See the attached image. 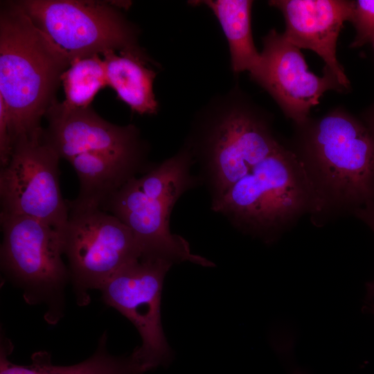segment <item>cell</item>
<instances>
[{
	"label": "cell",
	"instance_id": "6da1fadb",
	"mask_svg": "<svg viewBox=\"0 0 374 374\" xmlns=\"http://www.w3.org/2000/svg\"><path fill=\"white\" fill-rule=\"evenodd\" d=\"M293 146L313 195L310 219L321 227L374 201V139L342 109L296 125Z\"/></svg>",
	"mask_w": 374,
	"mask_h": 374
},
{
	"label": "cell",
	"instance_id": "7a4b0ae2",
	"mask_svg": "<svg viewBox=\"0 0 374 374\" xmlns=\"http://www.w3.org/2000/svg\"><path fill=\"white\" fill-rule=\"evenodd\" d=\"M183 144L199 166L211 206L281 145L269 117L238 87L198 109Z\"/></svg>",
	"mask_w": 374,
	"mask_h": 374
},
{
	"label": "cell",
	"instance_id": "3957f363",
	"mask_svg": "<svg viewBox=\"0 0 374 374\" xmlns=\"http://www.w3.org/2000/svg\"><path fill=\"white\" fill-rule=\"evenodd\" d=\"M71 60L19 6L0 12V98L12 139L42 129L41 121L57 100V89Z\"/></svg>",
	"mask_w": 374,
	"mask_h": 374
},
{
	"label": "cell",
	"instance_id": "277c9868",
	"mask_svg": "<svg viewBox=\"0 0 374 374\" xmlns=\"http://www.w3.org/2000/svg\"><path fill=\"white\" fill-rule=\"evenodd\" d=\"M195 161L184 146L141 177L127 181L100 207L132 231L141 257L160 258L172 264L190 262L213 267L208 260L192 253L188 242L171 233L170 217L179 198L200 184L191 173Z\"/></svg>",
	"mask_w": 374,
	"mask_h": 374
},
{
	"label": "cell",
	"instance_id": "5b68a950",
	"mask_svg": "<svg viewBox=\"0 0 374 374\" xmlns=\"http://www.w3.org/2000/svg\"><path fill=\"white\" fill-rule=\"evenodd\" d=\"M312 207L305 170L294 152L281 144L211 208L240 232L271 244Z\"/></svg>",
	"mask_w": 374,
	"mask_h": 374
},
{
	"label": "cell",
	"instance_id": "8992f818",
	"mask_svg": "<svg viewBox=\"0 0 374 374\" xmlns=\"http://www.w3.org/2000/svg\"><path fill=\"white\" fill-rule=\"evenodd\" d=\"M0 223L2 272L23 290L28 303L46 305V321L57 323L63 315L64 290L70 280L60 232L24 215L0 213Z\"/></svg>",
	"mask_w": 374,
	"mask_h": 374
},
{
	"label": "cell",
	"instance_id": "52a82bcc",
	"mask_svg": "<svg viewBox=\"0 0 374 374\" xmlns=\"http://www.w3.org/2000/svg\"><path fill=\"white\" fill-rule=\"evenodd\" d=\"M33 22L69 57L77 59L143 50L139 31L121 10L125 3L94 0H21Z\"/></svg>",
	"mask_w": 374,
	"mask_h": 374
},
{
	"label": "cell",
	"instance_id": "ba28073f",
	"mask_svg": "<svg viewBox=\"0 0 374 374\" xmlns=\"http://www.w3.org/2000/svg\"><path fill=\"white\" fill-rule=\"evenodd\" d=\"M60 233L80 306L89 303V290H100L118 271L141 257L131 229L100 208L69 206L68 219Z\"/></svg>",
	"mask_w": 374,
	"mask_h": 374
},
{
	"label": "cell",
	"instance_id": "9c48e42d",
	"mask_svg": "<svg viewBox=\"0 0 374 374\" xmlns=\"http://www.w3.org/2000/svg\"><path fill=\"white\" fill-rule=\"evenodd\" d=\"M42 130L17 137L8 164L0 170L1 213L42 221L60 232L68 215L60 186L57 154Z\"/></svg>",
	"mask_w": 374,
	"mask_h": 374
},
{
	"label": "cell",
	"instance_id": "30bf717a",
	"mask_svg": "<svg viewBox=\"0 0 374 374\" xmlns=\"http://www.w3.org/2000/svg\"><path fill=\"white\" fill-rule=\"evenodd\" d=\"M172 265L163 259L141 257L118 271L100 289L103 301L137 329L142 343L133 352L149 371L168 365L172 357L161 320L163 284Z\"/></svg>",
	"mask_w": 374,
	"mask_h": 374
},
{
	"label": "cell",
	"instance_id": "8fae6325",
	"mask_svg": "<svg viewBox=\"0 0 374 374\" xmlns=\"http://www.w3.org/2000/svg\"><path fill=\"white\" fill-rule=\"evenodd\" d=\"M262 44L260 59L249 71L250 77L296 125L308 119L311 108L326 91H344L329 71L324 69L322 77L310 72L300 48L283 34L271 29L262 38Z\"/></svg>",
	"mask_w": 374,
	"mask_h": 374
},
{
	"label": "cell",
	"instance_id": "7c38bea8",
	"mask_svg": "<svg viewBox=\"0 0 374 374\" xmlns=\"http://www.w3.org/2000/svg\"><path fill=\"white\" fill-rule=\"evenodd\" d=\"M44 117L48 126L43 128L42 137L60 159L68 161L81 153H148L136 125L111 123L91 106L77 108L56 100Z\"/></svg>",
	"mask_w": 374,
	"mask_h": 374
},
{
	"label": "cell",
	"instance_id": "4fadbf2b",
	"mask_svg": "<svg viewBox=\"0 0 374 374\" xmlns=\"http://www.w3.org/2000/svg\"><path fill=\"white\" fill-rule=\"evenodd\" d=\"M269 3L284 16L285 38L299 48L317 53L324 69L348 90L350 83L337 57V43L344 22L350 19L353 1L273 0Z\"/></svg>",
	"mask_w": 374,
	"mask_h": 374
},
{
	"label": "cell",
	"instance_id": "5bb4252c",
	"mask_svg": "<svg viewBox=\"0 0 374 374\" xmlns=\"http://www.w3.org/2000/svg\"><path fill=\"white\" fill-rule=\"evenodd\" d=\"M107 84L131 110L140 115L158 113L159 105L154 92L157 72L154 61L144 51H109L103 54Z\"/></svg>",
	"mask_w": 374,
	"mask_h": 374
},
{
	"label": "cell",
	"instance_id": "9a60e30c",
	"mask_svg": "<svg viewBox=\"0 0 374 374\" xmlns=\"http://www.w3.org/2000/svg\"><path fill=\"white\" fill-rule=\"evenodd\" d=\"M106 332H104L92 355L69 366L53 364L51 355L46 351L34 353L29 365H17L9 361L8 353L4 347H1L0 374H144L149 371L134 352L127 356L109 353Z\"/></svg>",
	"mask_w": 374,
	"mask_h": 374
},
{
	"label": "cell",
	"instance_id": "2e32d148",
	"mask_svg": "<svg viewBox=\"0 0 374 374\" xmlns=\"http://www.w3.org/2000/svg\"><path fill=\"white\" fill-rule=\"evenodd\" d=\"M208 7L217 18L229 44L231 71L235 74L251 71L260 59L252 36L250 0L188 1Z\"/></svg>",
	"mask_w": 374,
	"mask_h": 374
},
{
	"label": "cell",
	"instance_id": "e0dca14e",
	"mask_svg": "<svg viewBox=\"0 0 374 374\" xmlns=\"http://www.w3.org/2000/svg\"><path fill=\"white\" fill-rule=\"evenodd\" d=\"M62 82L65 105L77 108L90 107L96 93L108 86L103 59L96 54L73 60L62 74Z\"/></svg>",
	"mask_w": 374,
	"mask_h": 374
},
{
	"label": "cell",
	"instance_id": "ac0fdd59",
	"mask_svg": "<svg viewBox=\"0 0 374 374\" xmlns=\"http://www.w3.org/2000/svg\"><path fill=\"white\" fill-rule=\"evenodd\" d=\"M350 21L356 30L353 47L361 46L374 39V0L353 1Z\"/></svg>",
	"mask_w": 374,
	"mask_h": 374
},
{
	"label": "cell",
	"instance_id": "d6986e66",
	"mask_svg": "<svg viewBox=\"0 0 374 374\" xmlns=\"http://www.w3.org/2000/svg\"><path fill=\"white\" fill-rule=\"evenodd\" d=\"M12 139L10 130L9 118L6 106L0 98V165L6 166L10 158Z\"/></svg>",
	"mask_w": 374,
	"mask_h": 374
},
{
	"label": "cell",
	"instance_id": "ffe728a7",
	"mask_svg": "<svg viewBox=\"0 0 374 374\" xmlns=\"http://www.w3.org/2000/svg\"><path fill=\"white\" fill-rule=\"evenodd\" d=\"M357 218L364 222L374 233V201L369 202L357 209L354 213ZM374 298V280L366 284V300Z\"/></svg>",
	"mask_w": 374,
	"mask_h": 374
},
{
	"label": "cell",
	"instance_id": "44dd1931",
	"mask_svg": "<svg viewBox=\"0 0 374 374\" xmlns=\"http://www.w3.org/2000/svg\"><path fill=\"white\" fill-rule=\"evenodd\" d=\"M366 126L374 139V109L368 116Z\"/></svg>",
	"mask_w": 374,
	"mask_h": 374
},
{
	"label": "cell",
	"instance_id": "7402d4cb",
	"mask_svg": "<svg viewBox=\"0 0 374 374\" xmlns=\"http://www.w3.org/2000/svg\"><path fill=\"white\" fill-rule=\"evenodd\" d=\"M371 312L374 314V305H373L371 308Z\"/></svg>",
	"mask_w": 374,
	"mask_h": 374
}]
</instances>
